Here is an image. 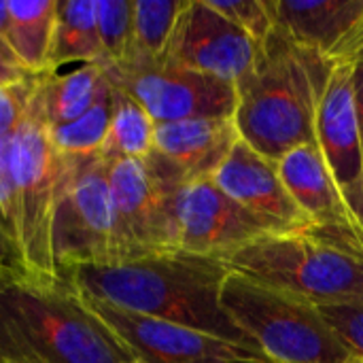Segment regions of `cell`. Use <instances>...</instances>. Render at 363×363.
<instances>
[{"label":"cell","instance_id":"cell-31","mask_svg":"<svg viewBox=\"0 0 363 363\" xmlns=\"http://www.w3.org/2000/svg\"><path fill=\"white\" fill-rule=\"evenodd\" d=\"M11 36V15H9V0H0V38L9 45Z\"/></svg>","mask_w":363,"mask_h":363},{"label":"cell","instance_id":"cell-15","mask_svg":"<svg viewBox=\"0 0 363 363\" xmlns=\"http://www.w3.org/2000/svg\"><path fill=\"white\" fill-rule=\"evenodd\" d=\"M277 168L289 196L311 219L315 232L353 245L363 253L357 225L334 183V177L317 143L291 149L277 162Z\"/></svg>","mask_w":363,"mask_h":363},{"label":"cell","instance_id":"cell-21","mask_svg":"<svg viewBox=\"0 0 363 363\" xmlns=\"http://www.w3.org/2000/svg\"><path fill=\"white\" fill-rule=\"evenodd\" d=\"M155 125V119L134 98L113 87L111 125L100 155L104 160H147L153 153Z\"/></svg>","mask_w":363,"mask_h":363},{"label":"cell","instance_id":"cell-32","mask_svg":"<svg viewBox=\"0 0 363 363\" xmlns=\"http://www.w3.org/2000/svg\"><path fill=\"white\" fill-rule=\"evenodd\" d=\"M347 363H363V355H355V357H351Z\"/></svg>","mask_w":363,"mask_h":363},{"label":"cell","instance_id":"cell-26","mask_svg":"<svg viewBox=\"0 0 363 363\" xmlns=\"http://www.w3.org/2000/svg\"><path fill=\"white\" fill-rule=\"evenodd\" d=\"M36 77L17 85H0V138L11 136L26 119L34 94Z\"/></svg>","mask_w":363,"mask_h":363},{"label":"cell","instance_id":"cell-30","mask_svg":"<svg viewBox=\"0 0 363 363\" xmlns=\"http://www.w3.org/2000/svg\"><path fill=\"white\" fill-rule=\"evenodd\" d=\"M15 272H23L19 266V257L17 251L13 247V242L6 238V234L0 230V279L15 274Z\"/></svg>","mask_w":363,"mask_h":363},{"label":"cell","instance_id":"cell-16","mask_svg":"<svg viewBox=\"0 0 363 363\" xmlns=\"http://www.w3.org/2000/svg\"><path fill=\"white\" fill-rule=\"evenodd\" d=\"M274 30L330 64L342 62L363 26V0H270Z\"/></svg>","mask_w":363,"mask_h":363},{"label":"cell","instance_id":"cell-1","mask_svg":"<svg viewBox=\"0 0 363 363\" xmlns=\"http://www.w3.org/2000/svg\"><path fill=\"white\" fill-rule=\"evenodd\" d=\"M228 274L225 262L170 251L130 262L81 266L66 272L62 281L108 306L251 347L221 300Z\"/></svg>","mask_w":363,"mask_h":363},{"label":"cell","instance_id":"cell-4","mask_svg":"<svg viewBox=\"0 0 363 363\" xmlns=\"http://www.w3.org/2000/svg\"><path fill=\"white\" fill-rule=\"evenodd\" d=\"M221 300L251 347L270 363H347L357 355L317 304L291 291L230 270Z\"/></svg>","mask_w":363,"mask_h":363},{"label":"cell","instance_id":"cell-17","mask_svg":"<svg viewBox=\"0 0 363 363\" xmlns=\"http://www.w3.org/2000/svg\"><path fill=\"white\" fill-rule=\"evenodd\" d=\"M232 117H202L155 125L153 153L170 162L189 181L211 179L238 143Z\"/></svg>","mask_w":363,"mask_h":363},{"label":"cell","instance_id":"cell-19","mask_svg":"<svg viewBox=\"0 0 363 363\" xmlns=\"http://www.w3.org/2000/svg\"><path fill=\"white\" fill-rule=\"evenodd\" d=\"M9 47L28 74L49 72L57 0H9Z\"/></svg>","mask_w":363,"mask_h":363},{"label":"cell","instance_id":"cell-29","mask_svg":"<svg viewBox=\"0 0 363 363\" xmlns=\"http://www.w3.org/2000/svg\"><path fill=\"white\" fill-rule=\"evenodd\" d=\"M32 74L26 72V68L19 64L17 55L11 51V47L0 38V85H17Z\"/></svg>","mask_w":363,"mask_h":363},{"label":"cell","instance_id":"cell-3","mask_svg":"<svg viewBox=\"0 0 363 363\" xmlns=\"http://www.w3.org/2000/svg\"><path fill=\"white\" fill-rule=\"evenodd\" d=\"M332 64L274 30L253 70L236 83L234 125L240 140L279 162L300 145L315 143V117Z\"/></svg>","mask_w":363,"mask_h":363},{"label":"cell","instance_id":"cell-5","mask_svg":"<svg viewBox=\"0 0 363 363\" xmlns=\"http://www.w3.org/2000/svg\"><path fill=\"white\" fill-rule=\"evenodd\" d=\"M225 266L317 306L363 304V253L315 230L270 234L232 255Z\"/></svg>","mask_w":363,"mask_h":363},{"label":"cell","instance_id":"cell-25","mask_svg":"<svg viewBox=\"0 0 363 363\" xmlns=\"http://www.w3.org/2000/svg\"><path fill=\"white\" fill-rule=\"evenodd\" d=\"M215 11L240 26L259 47L274 32V17L270 0H208Z\"/></svg>","mask_w":363,"mask_h":363},{"label":"cell","instance_id":"cell-27","mask_svg":"<svg viewBox=\"0 0 363 363\" xmlns=\"http://www.w3.org/2000/svg\"><path fill=\"white\" fill-rule=\"evenodd\" d=\"M319 308L328 323L340 334V338L357 355H363V304H340Z\"/></svg>","mask_w":363,"mask_h":363},{"label":"cell","instance_id":"cell-6","mask_svg":"<svg viewBox=\"0 0 363 363\" xmlns=\"http://www.w3.org/2000/svg\"><path fill=\"white\" fill-rule=\"evenodd\" d=\"M15 183V249L23 274L60 279L53 262V215L64 157L53 149L47 125L30 108L9 136Z\"/></svg>","mask_w":363,"mask_h":363},{"label":"cell","instance_id":"cell-12","mask_svg":"<svg viewBox=\"0 0 363 363\" xmlns=\"http://www.w3.org/2000/svg\"><path fill=\"white\" fill-rule=\"evenodd\" d=\"M259 45L208 0H185L162 62L228 83H240L259 57Z\"/></svg>","mask_w":363,"mask_h":363},{"label":"cell","instance_id":"cell-9","mask_svg":"<svg viewBox=\"0 0 363 363\" xmlns=\"http://www.w3.org/2000/svg\"><path fill=\"white\" fill-rule=\"evenodd\" d=\"M108 83L134 98L155 123L234 117L236 85L168 62L102 64Z\"/></svg>","mask_w":363,"mask_h":363},{"label":"cell","instance_id":"cell-28","mask_svg":"<svg viewBox=\"0 0 363 363\" xmlns=\"http://www.w3.org/2000/svg\"><path fill=\"white\" fill-rule=\"evenodd\" d=\"M347 64H351V70H353V94H355V106H357V117H359L363 138V26Z\"/></svg>","mask_w":363,"mask_h":363},{"label":"cell","instance_id":"cell-23","mask_svg":"<svg viewBox=\"0 0 363 363\" xmlns=\"http://www.w3.org/2000/svg\"><path fill=\"white\" fill-rule=\"evenodd\" d=\"M113 113V85L108 94L81 117L47 128L53 149L64 157H87L102 151Z\"/></svg>","mask_w":363,"mask_h":363},{"label":"cell","instance_id":"cell-18","mask_svg":"<svg viewBox=\"0 0 363 363\" xmlns=\"http://www.w3.org/2000/svg\"><path fill=\"white\" fill-rule=\"evenodd\" d=\"M111 89L102 64L77 66L64 74L47 72L36 77L30 108L51 128L72 121L98 104Z\"/></svg>","mask_w":363,"mask_h":363},{"label":"cell","instance_id":"cell-8","mask_svg":"<svg viewBox=\"0 0 363 363\" xmlns=\"http://www.w3.org/2000/svg\"><path fill=\"white\" fill-rule=\"evenodd\" d=\"M53 262L60 279L81 266L117 262L108 162L100 153L64 157L53 215Z\"/></svg>","mask_w":363,"mask_h":363},{"label":"cell","instance_id":"cell-20","mask_svg":"<svg viewBox=\"0 0 363 363\" xmlns=\"http://www.w3.org/2000/svg\"><path fill=\"white\" fill-rule=\"evenodd\" d=\"M70 64H102L96 0H57L49 72Z\"/></svg>","mask_w":363,"mask_h":363},{"label":"cell","instance_id":"cell-14","mask_svg":"<svg viewBox=\"0 0 363 363\" xmlns=\"http://www.w3.org/2000/svg\"><path fill=\"white\" fill-rule=\"evenodd\" d=\"M211 181L274 234L313 230L311 219L289 196L277 162L264 157L240 138L213 172Z\"/></svg>","mask_w":363,"mask_h":363},{"label":"cell","instance_id":"cell-11","mask_svg":"<svg viewBox=\"0 0 363 363\" xmlns=\"http://www.w3.org/2000/svg\"><path fill=\"white\" fill-rule=\"evenodd\" d=\"M81 296L140 363H270L251 347Z\"/></svg>","mask_w":363,"mask_h":363},{"label":"cell","instance_id":"cell-10","mask_svg":"<svg viewBox=\"0 0 363 363\" xmlns=\"http://www.w3.org/2000/svg\"><path fill=\"white\" fill-rule=\"evenodd\" d=\"M177 251L228 262L245 247L274 234L225 196L211 179L183 183L174 196Z\"/></svg>","mask_w":363,"mask_h":363},{"label":"cell","instance_id":"cell-2","mask_svg":"<svg viewBox=\"0 0 363 363\" xmlns=\"http://www.w3.org/2000/svg\"><path fill=\"white\" fill-rule=\"evenodd\" d=\"M0 363H140L62 279H0Z\"/></svg>","mask_w":363,"mask_h":363},{"label":"cell","instance_id":"cell-24","mask_svg":"<svg viewBox=\"0 0 363 363\" xmlns=\"http://www.w3.org/2000/svg\"><path fill=\"white\" fill-rule=\"evenodd\" d=\"M134 2L130 0H96L98 36L102 47V64H123L132 49Z\"/></svg>","mask_w":363,"mask_h":363},{"label":"cell","instance_id":"cell-22","mask_svg":"<svg viewBox=\"0 0 363 363\" xmlns=\"http://www.w3.org/2000/svg\"><path fill=\"white\" fill-rule=\"evenodd\" d=\"M183 4L185 0H136L132 6V49L123 64L160 62L166 53Z\"/></svg>","mask_w":363,"mask_h":363},{"label":"cell","instance_id":"cell-13","mask_svg":"<svg viewBox=\"0 0 363 363\" xmlns=\"http://www.w3.org/2000/svg\"><path fill=\"white\" fill-rule=\"evenodd\" d=\"M315 143L363 242V138L353 94V70L347 62L332 64L323 85L315 117Z\"/></svg>","mask_w":363,"mask_h":363},{"label":"cell","instance_id":"cell-7","mask_svg":"<svg viewBox=\"0 0 363 363\" xmlns=\"http://www.w3.org/2000/svg\"><path fill=\"white\" fill-rule=\"evenodd\" d=\"M106 162L117 262L177 251L174 196L187 183L181 172L157 153Z\"/></svg>","mask_w":363,"mask_h":363}]
</instances>
